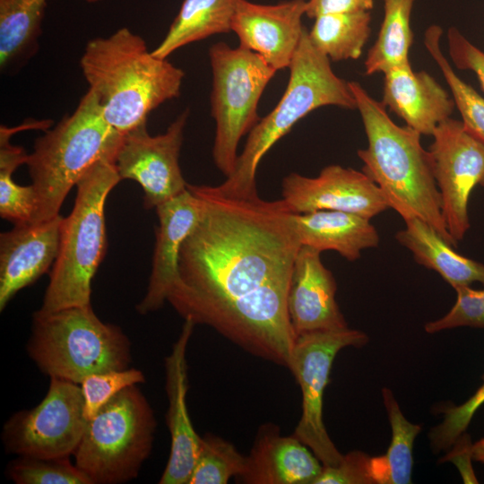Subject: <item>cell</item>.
<instances>
[{"mask_svg":"<svg viewBox=\"0 0 484 484\" xmlns=\"http://www.w3.org/2000/svg\"><path fill=\"white\" fill-rule=\"evenodd\" d=\"M202 200L167 301L254 356L289 368L296 340L287 298L300 244L282 200L229 197L187 185Z\"/></svg>","mask_w":484,"mask_h":484,"instance_id":"6da1fadb","label":"cell"},{"mask_svg":"<svg viewBox=\"0 0 484 484\" xmlns=\"http://www.w3.org/2000/svg\"><path fill=\"white\" fill-rule=\"evenodd\" d=\"M348 82L367 138V147L358 151L361 170L404 221L419 218L457 246L446 229L431 157L420 143L421 134L407 125H396L382 102L359 82Z\"/></svg>","mask_w":484,"mask_h":484,"instance_id":"7a4b0ae2","label":"cell"},{"mask_svg":"<svg viewBox=\"0 0 484 484\" xmlns=\"http://www.w3.org/2000/svg\"><path fill=\"white\" fill-rule=\"evenodd\" d=\"M80 64L105 119L122 134L146 125L153 109L177 98L185 77L182 69L154 56L126 27L89 40Z\"/></svg>","mask_w":484,"mask_h":484,"instance_id":"3957f363","label":"cell"},{"mask_svg":"<svg viewBox=\"0 0 484 484\" xmlns=\"http://www.w3.org/2000/svg\"><path fill=\"white\" fill-rule=\"evenodd\" d=\"M330 61L312 44L305 29L289 67L285 92L275 108L249 132L233 173L215 186L220 194L241 199L259 196L256 171L260 160L298 121L324 106L357 108L349 82L333 73Z\"/></svg>","mask_w":484,"mask_h":484,"instance_id":"277c9868","label":"cell"},{"mask_svg":"<svg viewBox=\"0 0 484 484\" xmlns=\"http://www.w3.org/2000/svg\"><path fill=\"white\" fill-rule=\"evenodd\" d=\"M123 135L107 122L98 96L89 89L75 110L39 137L28 154L38 196L33 222L57 216L67 194L94 164L116 160Z\"/></svg>","mask_w":484,"mask_h":484,"instance_id":"5b68a950","label":"cell"},{"mask_svg":"<svg viewBox=\"0 0 484 484\" xmlns=\"http://www.w3.org/2000/svg\"><path fill=\"white\" fill-rule=\"evenodd\" d=\"M120 180L115 160L103 159L77 183L73 211L62 221L59 252L39 312L91 306V281L107 250L105 203Z\"/></svg>","mask_w":484,"mask_h":484,"instance_id":"8992f818","label":"cell"},{"mask_svg":"<svg viewBox=\"0 0 484 484\" xmlns=\"http://www.w3.org/2000/svg\"><path fill=\"white\" fill-rule=\"evenodd\" d=\"M131 346L121 328L101 321L91 305L34 312L26 349L42 373L80 385L91 374L129 367Z\"/></svg>","mask_w":484,"mask_h":484,"instance_id":"52a82bcc","label":"cell"},{"mask_svg":"<svg viewBox=\"0 0 484 484\" xmlns=\"http://www.w3.org/2000/svg\"><path fill=\"white\" fill-rule=\"evenodd\" d=\"M157 421L137 385L116 395L88 420L73 456L91 484L134 480L151 453Z\"/></svg>","mask_w":484,"mask_h":484,"instance_id":"ba28073f","label":"cell"},{"mask_svg":"<svg viewBox=\"0 0 484 484\" xmlns=\"http://www.w3.org/2000/svg\"><path fill=\"white\" fill-rule=\"evenodd\" d=\"M209 57L211 113L216 123L212 158L228 177L237 165L239 141L259 121V99L277 71L256 53L224 42L211 46Z\"/></svg>","mask_w":484,"mask_h":484,"instance_id":"9c48e42d","label":"cell"},{"mask_svg":"<svg viewBox=\"0 0 484 484\" xmlns=\"http://www.w3.org/2000/svg\"><path fill=\"white\" fill-rule=\"evenodd\" d=\"M368 336L349 327L315 331L296 337L289 369L302 393V413L294 436L306 445L324 466L340 463L343 454L330 438L323 420V397L333 362L346 347L366 345Z\"/></svg>","mask_w":484,"mask_h":484,"instance_id":"30bf717a","label":"cell"},{"mask_svg":"<svg viewBox=\"0 0 484 484\" xmlns=\"http://www.w3.org/2000/svg\"><path fill=\"white\" fill-rule=\"evenodd\" d=\"M87 422L80 385L53 377L42 401L12 415L1 436L9 454L69 457L79 445Z\"/></svg>","mask_w":484,"mask_h":484,"instance_id":"8fae6325","label":"cell"},{"mask_svg":"<svg viewBox=\"0 0 484 484\" xmlns=\"http://www.w3.org/2000/svg\"><path fill=\"white\" fill-rule=\"evenodd\" d=\"M429 147L434 177L441 195L446 229L457 244L470 229L469 197L484 186V143L451 117L433 132Z\"/></svg>","mask_w":484,"mask_h":484,"instance_id":"7c38bea8","label":"cell"},{"mask_svg":"<svg viewBox=\"0 0 484 484\" xmlns=\"http://www.w3.org/2000/svg\"><path fill=\"white\" fill-rule=\"evenodd\" d=\"M188 115L185 110L165 133L155 136L146 125L123 135L115 160L117 171L121 180L131 179L142 186L146 209L156 208L187 189L178 159Z\"/></svg>","mask_w":484,"mask_h":484,"instance_id":"4fadbf2b","label":"cell"},{"mask_svg":"<svg viewBox=\"0 0 484 484\" xmlns=\"http://www.w3.org/2000/svg\"><path fill=\"white\" fill-rule=\"evenodd\" d=\"M281 195L294 213L339 211L371 220L390 208L362 170L336 164L324 167L315 177L289 174L282 179Z\"/></svg>","mask_w":484,"mask_h":484,"instance_id":"5bb4252c","label":"cell"},{"mask_svg":"<svg viewBox=\"0 0 484 484\" xmlns=\"http://www.w3.org/2000/svg\"><path fill=\"white\" fill-rule=\"evenodd\" d=\"M306 0L260 4L239 0L231 30L239 46L262 56L276 71L289 68L305 30Z\"/></svg>","mask_w":484,"mask_h":484,"instance_id":"9a60e30c","label":"cell"},{"mask_svg":"<svg viewBox=\"0 0 484 484\" xmlns=\"http://www.w3.org/2000/svg\"><path fill=\"white\" fill-rule=\"evenodd\" d=\"M195 324L184 319L181 333L165 358L167 425L170 452L160 484H188L198 457L201 436L195 432L186 405L188 390L186 349Z\"/></svg>","mask_w":484,"mask_h":484,"instance_id":"2e32d148","label":"cell"},{"mask_svg":"<svg viewBox=\"0 0 484 484\" xmlns=\"http://www.w3.org/2000/svg\"><path fill=\"white\" fill-rule=\"evenodd\" d=\"M60 214L42 221L14 225L0 235V310L21 290L54 264L59 252Z\"/></svg>","mask_w":484,"mask_h":484,"instance_id":"e0dca14e","label":"cell"},{"mask_svg":"<svg viewBox=\"0 0 484 484\" xmlns=\"http://www.w3.org/2000/svg\"><path fill=\"white\" fill-rule=\"evenodd\" d=\"M321 251L301 246L294 261L287 298L296 337L310 332L348 327L335 295V279L323 264Z\"/></svg>","mask_w":484,"mask_h":484,"instance_id":"ac0fdd59","label":"cell"},{"mask_svg":"<svg viewBox=\"0 0 484 484\" xmlns=\"http://www.w3.org/2000/svg\"><path fill=\"white\" fill-rule=\"evenodd\" d=\"M202 200L188 188L158 205L159 225L155 229L152 268L147 291L136 306L141 315L160 309L177 278L181 246L197 224L202 213Z\"/></svg>","mask_w":484,"mask_h":484,"instance_id":"d6986e66","label":"cell"},{"mask_svg":"<svg viewBox=\"0 0 484 484\" xmlns=\"http://www.w3.org/2000/svg\"><path fill=\"white\" fill-rule=\"evenodd\" d=\"M315 454L294 435L284 436L273 423L260 427L244 473L246 484H315L323 470Z\"/></svg>","mask_w":484,"mask_h":484,"instance_id":"ffe728a7","label":"cell"},{"mask_svg":"<svg viewBox=\"0 0 484 484\" xmlns=\"http://www.w3.org/2000/svg\"><path fill=\"white\" fill-rule=\"evenodd\" d=\"M383 74V105L421 135L432 136L436 126L453 114V97L427 72H415L408 65Z\"/></svg>","mask_w":484,"mask_h":484,"instance_id":"44dd1931","label":"cell"},{"mask_svg":"<svg viewBox=\"0 0 484 484\" xmlns=\"http://www.w3.org/2000/svg\"><path fill=\"white\" fill-rule=\"evenodd\" d=\"M291 226L300 246L333 250L356 261L365 249L377 247L379 234L370 220L339 211L292 212Z\"/></svg>","mask_w":484,"mask_h":484,"instance_id":"7402d4cb","label":"cell"},{"mask_svg":"<svg viewBox=\"0 0 484 484\" xmlns=\"http://www.w3.org/2000/svg\"><path fill=\"white\" fill-rule=\"evenodd\" d=\"M395 239L411 252L419 264L436 272L454 290L473 282L484 284V264L458 254L424 220H405V228L395 234Z\"/></svg>","mask_w":484,"mask_h":484,"instance_id":"603a6c76","label":"cell"},{"mask_svg":"<svg viewBox=\"0 0 484 484\" xmlns=\"http://www.w3.org/2000/svg\"><path fill=\"white\" fill-rule=\"evenodd\" d=\"M239 0H184L160 44L151 51L160 58L190 43L231 31Z\"/></svg>","mask_w":484,"mask_h":484,"instance_id":"cb8c5ba5","label":"cell"},{"mask_svg":"<svg viewBox=\"0 0 484 484\" xmlns=\"http://www.w3.org/2000/svg\"><path fill=\"white\" fill-rule=\"evenodd\" d=\"M48 0H0V68L11 69L37 48Z\"/></svg>","mask_w":484,"mask_h":484,"instance_id":"d4e9b609","label":"cell"},{"mask_svg":"<svg viewBox=\"0 0 484 484\" xmlns=\"http://www.w3.org/2000/svg\"><path fill=\"white\" fill-rule=\"evenodd\" d=\"M382 396L392 429V439L384 455L370 457L372 480L374 484H410L413 444L421 431V426L410 422L404 417L389 388L382 389Z\"/></svg>","mask_w":484,"mask_h":484,"instance_id":"484cf974","label":"cell"},{"mask_svg":"<svg viewBox=\"0 0 484 484\" xmlns=\"http://www.w3.org/2000/svg\"><path fill=\"white\" fill-rule=\"evenodd\" d=\"M416 0H385L384 19L364 63L365 73H377L410 64L413 34L411 14Z\"/></svg>","mask_w":484,"mask_h":484,"instance_id":"4316f807","label":"cell"},{"mask_svg":"<svg viewBox=\"0 0 484 484\" xmlns=\"http://www.w3.org/2000/svg\"><path fill=\"white\" fill-rule=\"evenodd\" d=\"M370 22L369 12L320 15L315 18L308 36L332 61L357 59L369 38Z\"/></svg>","mask_w":484,"mask_h":484,"instance_id":"83f0119b","label":"cell"},{"mask_svg":"<svg viewBox=\"0 0 484 484\" xmlns=\"http://www.w3.org/2000/svg\"><path fill=\"white\" fill-rule=\"evenodd\" d=\"M18 127L0 128V215L14 225L33 222L38 211V196L32 185L23 186L13 179L14 170L26 164L28 154L21 146L11 143Z\"/></svg>","mask_w":484,"mask_h":484,"instance_id":"f1b7e54d","label":"cell"},{"mask_svg":"<svg viewBox=\"0 0 484 484\" xmlns=\"http://www.w3.org/2000/svg\"><path fill=\"white\" fill-rule=\"evenodd\" d=\"M443 30L431 25L424 35V45L438 65L453 95L462 123L469 133L484 143V98L454 72L440 48Z\"/></svg>","mask_w":484,"mask_h":484,"instance_id":"f546056e","label":"cell"},{"mask_svg":"<svg viewBox=\"0 0 484 484\" xmlns=\"http://www.w3.org/2000/svg\"><path fill=\"white\" fill-rule=\"evenodd\" d=\"M246 464L230 442L212 434L201 436L197 460L188 484H226L232 477L241 476Z\"/></svg>","mask_w":484,"mask_h":484,"instance_id":"4dcf8cb0","label":"cell"},{"mask_svg":"<svg viewBox=\"0 0 484 484\" xmlns=\"http://www.w3.org/2000/svg\"><path fill=\"white\" fill-rule=\"evenodd\" d=\"M6 474L17 484H91L69 457L18 456L8 464Z\"/></svg>","mask_w":484,"mask_h":484,"instance_id":"1f68e13d","label":"cell"},{"mask_svg":"<svg viewBox=\"0 0 484 484\" xmlns=\"http://www.w3.org/2000/svg\"><path fill=\"white\" fill-rule=\"evenodd\" d=\"M145 382L143 373L134 367L93 373L80 383L87 420L124 389Z\"/></svg>","mask_w":484,"mask_h":484,"instance_id":"d6a6232c","label":"cell"},{"mask_svg":"<svg viewBox=\"0 0 484 484\" xmlns=\"http://www.w3.org/2000/svg\"><path fill=\"white\" fill-rule=\"evenodd\" d=\"M484 404V375L482 384L476 392L463 403H449L440 411L443 420L433 427L428 433L430 448L438 454L451 448L458 438L465 433L476 411Z\"/></svg>","mask_w":484,"mask_h":484,"instance_id":"836d02e7","label":"cell"},{"mask_svg":"<svg viewBox=\"0 0 484 484\" xmlns=\"http://www.w3.org/2000/svg\"><path fill=\"white\" fill-rule=\"evenodd\" d=\"M456 301L443 317L428 322L424 329L428 333L462 326L484 329V289L471 286L455 289Z\"/></svg>","mask_w":484,"mask_h":484,"instance_id":"e575fe53","label":"cell"},{"mask_svg":"<svg viewBox=\"0 0 484 484\" xmlns=\"http://www.w3.org/2000/svg\"><path fill=\"white\" fill-rule=\"evenodd\" d=\"M315 484H374L370 456L361 451L343 455L339 464L324 466Z\"/></svg>","mask_w":484,"mask_h":484,"instance_id":"d590c367","label":"cell"},{"mask_svg":"<svg viewBox=\"0 0 484 484\" xmlns=\"http://www.w3.org/2000/svg\"><path fill=\"white\" fill-rule=\"evenodd\" d=\"M448 50L454 65L473 72L484 91V52L471 43L456 28L447 32Z\"/></svg>","mask_w":484,"mask_h":484,"instance_id":"8d00e7d4","label":"cell"},{"mask_svg":"<svg viewBox=\"0 0 484 484\" xmlns=\"http://www.w3.org/2000/svg\"><path fill=\"white\" fill-rule=\"evenodd\" d=\"M374 0H308L306 15L315 19L320 15L369 12Z\"/></svg>","mask_w":484,"mask_h":484,"instance_id":"74e56055","label":"cell"},{"mask_svg":"<svg viewBox=\"0 0 484 484\" xmlns=\"http://www.w3.org/2000/svg\"><path fill=\"white\" fill-rule=\"evenodd\" d=\"M471 455L474 461L484 464V437L472 444Z\"/></svg>","mask_w":484,"mask_h":484,"instance_id":"f35d334b","label":"cell"},{"mask_svg":"<svg viewBox=\"0 0 484 484\" xmlns=\"http://www.w3.org/2000/svg\"><path fill=\"white\" fill-rule=\"evenodd\" d=\"M84 1H86L87 3L92 4V3L99 2L101 0H84Z\"/></svg>","mask_w":484,"mask_h":484,"instance_id":"ab89813d","label":"cell"}]
</instances>
